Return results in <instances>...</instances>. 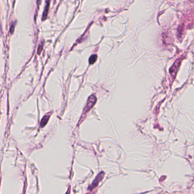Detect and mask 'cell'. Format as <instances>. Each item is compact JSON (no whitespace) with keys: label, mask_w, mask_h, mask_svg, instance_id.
Returning <instances> with one entry per match:
<instances>
[{"label":"cell","mask_w":194,"mask_h":194,"mask_svg":"<svg viewBox=\"0 0 194 194\" xmlns=\"http://www.w3.org/2000/svg\"><path fill=\"white\" fill-rule=\"evenodd\" d=\"M97 59V55L96 54L91 55L89 58V63L90 64H94L96 62Z\"/></svg>","instance_id":"cell-6"},{"label":"cell","mask_w":194,"mask_h":194,"mask_svg":"<svg viewBox=\"0 0 194 194\" xmlns=\"http://www.w3.org/2000/svg\"><path fill=\"white\" fill-rule=\"evenodd\" d=\"M49 116H47V115H46L43 117V119L41 121V123H40L41 127H44L47 124V123L49 120Z\"/></svg>","instance_id":"cell-5"},{"label":"cell","mask_w":194,"mask_h":194,"mask_svg":"<svg viewBox=\"0 0 194 194\" xmlns=\"http://www.w3.org/2000/svg\"><path fill=\"white\" fill-rule=\"evenodd\" d=\"M70 192H71V189H70V187H69V189L68 190V191H67V192H66V194H70Z\"/></svg>","instance_id":"cell-8"},{"label":"cell","mask_w":194,"mask_h":194,"mask_svg":"<svg viewBox=\"0 0 194 194\" xmlns=\"http://www.w3.org/2000/svg\"><path fill=\"white\" fill-rule=\"evenodd\" d=\"M47 4H46V8H45V10L43 12V17H42V20H46L47 16L48 11V9H49V1H48L46 2Z\"/></svg>","instance_id":"cell-4"},{"label":"cell","mask_w":194,"mask_h":194,"mask_svg":"<svg viewBox=\"0 0 194 194\" xmlns=\"http://www.w3.org/2000/svg\"><path fill=\"white\" fill-rule=\"evenodd\" d=\"M96 101H97V98L94 95H91L89 97L87 102L86 104V106L85 108V111H84V112L83 113V115H85L87 112H89L90 111L91 108L94 106L95 103L96 102Z\"/></svg>","instance_id":"cell-1"},{"label":"cell","mask_w":194,"mask_h":194,"mask_svg":"<svg viewBox=\"0 0 194 194\" xmlns=\"http://www.w3.org/2000/svg\"><path fill=\"white\" fill-rule=\"evenodd\" d=\"M180 60H178L175 62V63L173 64V66L171 67L170 69V73L172 75L175 76V74L177 72L178 68L180 67Z\"/></svg>","instance_id":"cell-3"},{"label":"cell","mask_w":194,"mask_h":194,"mask_svg":"<svg viewBox=\"0 0 194 194\" xmlns=\"http://www.w3.org/2000/svg\"><path fill=\"white\" fill-rule=\"evenodd\" d=\"M104 176V173L101 172L98 175V176L95 178L93 182L91 183V186H90V189H93L95 188L97 186H98V183H100V182L102 180Z\"/></svg>","instance_id":"cell-2"},{"label":"cell","mask_w":194,"mask_h":194,"mask_svg":"<svg viewBox=\"0 0 194 194\" xmlns=\"http://www.w3.org/2000/svg\"><path fill=\"white\" fill-rule=\"evenodd\" d=\"M15 24L14 23V24H13V25L11 26V28H10V33L12 34L13 33V31H14V27H15Z\"/></svg>","instance_id":"cell-7"}]
</instances>
